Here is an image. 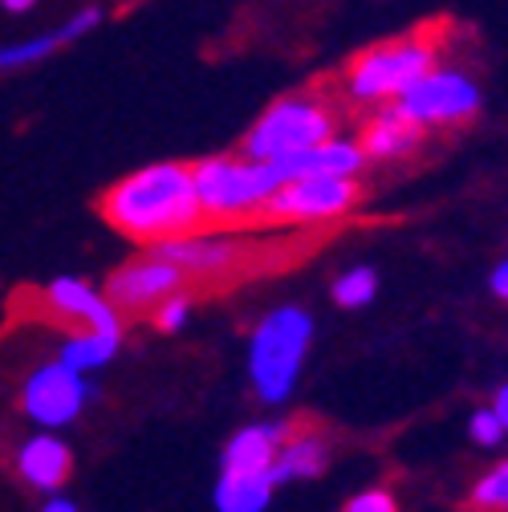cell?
Returning a JSON list of instances; mask_svg holds the SVG:
<instances>
[{"label":"cell","instance_id":"ac0fdd59","mask_svg":"<svg viewBox=\"0 0 508 512\" xmlns=\"http://www.w3.org/2000/svg\"><path fill=\"white\" fill-rule=\"evenodd\" d=\"M277 484L269 472H220L216 508L220 512H265Z\"/></svg>","mask_w":508,"mask_h":512},{"label":"cell","instance_id":"7402d4cb","mask_svg":"<svg viewBox=\"0 0 508 512\" xmlns=\"http://www.w3.org/2000/svg\"><path fill=\"white\" fill-rule=\"evenodd\" d=\"M187 313H192V297H187L183 289H175L171 297H163V301L155 305V326H159L163 334H179V330L187 326Z\"/></svg>","mask_w":508,"mask_h":512},{"label":"cell","instance_id":"5b68a950","mask_svg":"<svg viewBox=\"0 0 508 512\" xmlns=\"http://www.w3.org/2000/svg\"><path fill=\"white\" fill-rule=\"evenodd\" d=\"M334 131H338V110L326 98L285 94L248 126V135L240 143V155L277 163V159L297 155V151L322 143V139H334Z\"/></svg>","mask_w":508,"mask_h":512},{"label":"cell","instance_id":"d6986e66","mask_svg":"<svg viewBox=\"0 0 508 512\" xmlns=\"http://www.w3.org/2000/svg\"><path fill=\"white\" fill-rule=\"evenodd\" d=\"M118 342L122 338H110V334H98V330H86V334H70L66 342H61V362L74 366V370H98L106 366L114 354H118Z\"/></svg>","mask_w":508,"mask_h":512},{"label":"cell","instance_id":"277c9868","mask_svg":"<svg viewBox=\"0 0 508 512\" xmlns=\"http://www.w3.org/2000/svg\"><path fill=\"white\" fill-rule=\"evenodd\" d=\"M192 183L204 220H257L261 204L285 183L277 163L248 155H212L192 163Z\"/></svg>","mask_w":508,"mask_h":512},{"label":"cell","instance_id":"e0dca14e","mask_svg":"<svg viewBox=\"0 0 508 512\" xmlns=\"http://www.w3.org/2000/svg\"><path fill=\"white\" fill-rule=\"evenodd\" d=\"M330 468V443L317 435V431H293L285 443H281V452L277 460L269 464V476L273 484H289V480H317Z\"/></svg>","mask_w":508,"mask_h":512},{"label":"cell","instance_id":"484cf974","mask_svg":"<svg viewBox=\"0 0 508 512\" xmlns=\"http://www.w3.org/2000/svg\"><path fill=\"white\" fill-rule=\"evenodd\" d=\"M492 411H496V419L504 423V431H508V382H504V387L496 391V399H492Z\"/></svg>","mask_w":508,"mask_h":512},{"label":"cell","instance_id":"30bf717a","mask_svg":"<svg viewBox=\"0 0 508 512\" xmlns=\"http://www.w3.org/2000/svg\"><path fill=\"white\" fill-rule=\"evenodd\" d=\"M151 252H159L163 261L179 265L183 277H228L236 269H244V261L252 256V248L236 236H204V232H187L163 244H151Z\"/></svg>","mask_w":508,"mask_h":512},{"label":"cell","instance_id":"9a60e30c","mask_svg":"<svg viewBox=\"0 0 508 512\" xmlns=\"http://www.w3.org/2000/svg\"><path fill=\"white\" fill-rule=\"evenodd\" d=\"M297 431V423L277 419V423H252L244 431H236L224 447V472H269V464L277 460L281 443Z\"/></svg>","mask_w":508,"mask_h":512},{"label":"cell","instance_id":"cb8c5ba5","mask_svg":"<svg viewBox=\"0 0 508 512\" xmlns=\"http://www.w3.org/2000/svg\"><path fill=\"white\" fill-rule=\"evenodd\" d=\"M342 512H399V500L387 488H366L342 504Z\"/></svg>","mask_w":508,"mask_h":512},{"label":"cell","instance_id":"9c48e42d","mask_svg":"<svg viewBox=\"0 0 508 512\" xmlns=\"http://www.w3.org/2000/svg\"><path fill=\"white\" fill-rule=\"evenodd\" d=\"M183 285H187L183 269L171 265V261H163L159 252L147 248V256H135V261H126L122 269L110 273L106 297H110V305H114L118 313H122V309L135 313V309L159 305L163 297H171V293L183 289Z\"/></svg>","mask_w":508,"mask_h":512},{"label":"cell","instance_id":"4fadbf2b","mask_svg":"<svg viewBox=\"0 0 508 512\" xmlns=\"http://www.w3.org/2000/svg\"><path fill=\"white\" fill-rule=\"evenodd\" d=\"M102 21V9H82L74 13L70 21H61L57 29H45L37 37H25V41H13V45H0V74H13V70H25V66H37V61L53 57L57 49H66L74 41H82L86 33H94Z\"/></svg>","mask_w":508,"mask_h":512},{"label":"cell","instance_id":"7c38bea8","mask_svg":"<svg viewBox=\"0 0 508 512\" xmlns=\"http://www.w3.org/2000/svg\"><path fill=\"white\" fill-rule=\"evenodd\" d=\"M423 126L411 122L395 102H383V110H374L366 122H362V135H358V147L366 155V163H395V159H407L423 147Z\"/></svg>","mask_w":508,"mask_h":512},{"label":"cell","instance_id":"ba28073f","mask_svg":"<svg viewBox=\"0 0 508 512\" xmlns=\"http://www.w3.org/2000/svg\"><path fill=\"white\" fill-rule=\"evenodd\" d=\"M94 399V387L82 378V370L66 366V362H49V366H37L25 382V391H21V407L25 415L45 427V431H57V427H70L82 407Z\"/></svg>","mask_w":508,"mask_h":512},{"label":"cell","instance_id":"5bb4252c","mask_svg":"<svg viewBox=\"0 0 508 512\" xmlns=\"http://www.w3.org/2000/svg\"><path fill=\"white\" fill-rule=\"evenodd\" d=\"M366 167V155L358 147V139H322L297 155H285L277 159V171L281 179H301V175H346V179H358V171Z\"/></svg>","mask_w":508,"mask_h":512},{"label":"cell","instance_id":"52a82bcc","mask_svg":"<svg viewBox=\"0 0 508 512\" xmlns=\"http://www.w3.org/2000/svg\"><path fill=\"white\" fill-rule=\"evenodd\" d=\"M395 106L419 122L423 131H431V126H460L468 118H476L480 110V86L460 74V70H439L431 66L411 90H403L395 98Z\"/></svg>","mask_w":508,"mask_h":512},{"label":"cell","instance_id":"2e32d148","mask_svg":"<svg viewBox=\"0 0 508 512\" xmlns=\"http://www.w3.org/2000/svg\"><path fill=\"white\" fill-rule=\"evenodd\" d=\"M70 468H74L70 447L61 443L57 435H49L45 427H41V435L25 439V447L17 452V472H21V480L33 484V488H41V492H57L61 484H66Z\"/></svg>","mask_w":508,"mask_h":512},{"label":"cell","instance_id":"ffe728a7","mask_svg":"<svg viewBox=\"0 0 508 512\" xmlns=\"http://www.w3.org/2000/svg\"><path fill=\"white\" fill-rule=\"evenodd\" d=\"M468 504L476 512H508V460H500L496 468H488L472 492H468Z\"/></svg>","mask_w":508,"mask_h":512},{"label":"cell","instance_id":"83f0119b","mask_svg":"<svg viewBox=\"0 0 508 512\" xmlns=\"http://www.w3.org/2000/svg\"><path fill=\"white\" fill-rule=\"evenodd\" d=\"M37 5V0H0V9H9V13H29Z\"/></svg>","mask_w":508,"mask_h":512},{"label":"cell","instance_id":"6da1fadb","mask_svg":"<svg viewBox=\"0 0 508 512\" xmlns=\"http://www.w3.org/2000/svg\"><path fill=\"white\" fill-rule=\"evenodd\" d=\"M102 216L114 232L139 244H163L204 228V208L192 183V163L139 167L102 196Z\"/></svg>","mask_w":508,"mask_h":512},{"label":"cell","instance_id":"3957f363","mask_svg":"<svg viewBox=\"0 0 508 512\" xmlns=\"http://www.w3.org/2000/svg\"><path fill=\"white\" fill-rule=\"evenodd\" d=\"M435 57H439V45L427 29L383 41V45H370L346 66L342 90L362 106L395 102L403 90H411L435 66Z\"/></svg>","mask_w":508,"mask_h":512},{"label":"cell","instance_id":"7a4b0ae2","mask_svg":"<svg viewBox=\"0 0 508 512\" xmlns=\"http://www.w3.org/2000/svg\"><path fill=\"white\" fill-rule=\"evenodd\" d=\"M313 342V317L301 305H281L269 317H261V326L252 330L248 342V374L257 387L261 403L277 407L293 395V382L305 366Z\"/></svg>","mask_w":508,"mask_h":512},{"label":"cell","instance_id":"d4e9b609","mask_svg":"<svg viewBox=\"0 0 508 512\" xmlns=\"http://www.w3.org/2000/svg\"><path fill=\"white\" fill-rule=\"evenodd\" d=\"M488 285H492V293H496L500 301H508V261H504V265H496V273L488 277Z\"/></svg>","mask_w":508,"mask_h":512},{"label":"cell","instance_id":"8fae6325","mask_svg":"<svg viewBox=\"0 0 508 512\" xmlns=\"http://www.w3.org/2000/svg\"><path fill=\"white\" fill-rule=\"evenodd\" d=\"M45 305L66 317V322H78L86 330H98V334H110V338H122V317L118 309L110 305V297H102L94 285L78 281V277H57L45 285Z\"/></svg>","mask_w":508,"mask_h":512},{"label":"cell","instance_id":"8992f818","mask_svg":"<svg viewBox=\"0 0 508 512\" xmlns=\"http://www.w3.org/2000/svg\"><path fill=\"white\" fill-rule=\"evenodd\" d=\"M362 187L346 175H301L285 179L261 204L257 220L265 224H330L358 208Z\"/></svg>","mask_w":508,"mask_h":512},{"label":"cell","instance_id":"4316f807","mask_svg":"<svg viewBox=\"0 0 508 512\" xmlns=\"http://www.w3.org/2000/svg\"><path fill=\"white\" fill-rule=\"evenodd\" d=\"M41 512H78V504H74V500H61V496H53V500H49Z\"/></svg>","mask_w":508,"mask_h":512},{"label":"cell","instance_id":"603a6c76","mask_svg":"<svg viewBox=\"0 0 508 512\" xmlns=\"http://www.w3.org/2000/svg\"><path fill=\"white\" fill-rule=\"evenodd\" d=\"M468 435H472L476 447H500L508 431H504V423L496 419L492 407H480V411H472V419H468Z\"/></svg>","mask_w":508,"mask_h":512},{"label":"cell","instance_id":"44dd1931","mask_svg":"<svg viewBox=\"0 0 508 512\" xmlns=\"http://www.w3.org/2000/svg\"><path fill=\"white\" fill-rule=\"evenodd\" d=\"M374 293H378V273L366 269V265L346 269V273L334 281V301H338L342 309H362V305L374 301Z\"/></svg>","mask_w":508,"mask_h":512}]
</instances>
